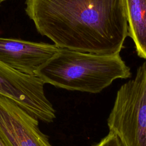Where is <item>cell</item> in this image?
<instances>
[{
    "label": "cell",
    "instance_id": "obj_1",
    "mask_svg": "<svg viewBox=\"0 0 146 146\" xmlns=\"http://www.w3.org/2000/svg\"><path fill=\"white\" fill-rule=\"evenodd\" d=\"M38 31L59 48L119 54L128 35L125 0H26Z\"/></svg>",
    "mask_w": 146,
    "mask_h": 146
},
{
    "label": "cell",
    "instance_id": "obj_2",
    "mask_svg": "<svg viewBox=\"0 0 146 146\" xmlns=\"http://www.w3.org/2000/svg\"><path fill=\"white\" fill-rule=\"evenodd\" d=\"M131 75L119 54L100 55L62 48L36 73L44 84L91 94L99 93L115 80Z\"/></svg>",
    "mask_w": 146,
    "mask_h": 146
},
{
    "label": "cell",
    "instance_id": "obj_3",
    "mask_svg": "<svg viewBox=\"0 0 146 146\" xmlns=\"http://www.w3.org/2000/svg\"><path fill=\"white\" fill-rule=\"evenodd\" d=\"M107 125L123 146H146V62L117 91Z\"/></svg>",
    "mask_w": 146,
    "mask_h": 146
},
{
    "label": "cell",
    "instance_id": "obj_4",
    "mask_svg": "<svg viewBox=\"0 0 146 146\" xmlns=\"http://www.w3.org/2000/svg\"><path fill=\"white\" fill-rule=\"evenodd\" d=\"M44 82L37 76L20 72L0 61V95L45 123L55 118V110L46 96Z\"/></svg>",
    "mask_w": 146,
    "mask_h": 146
},
{
    "label": "cell",
    "instance_id": "obj_5",
    "mask_svg": "<svg viewBox=\"0 0 146 146\" xmlns=\"http://www.w3.org/2000/svg\"><path fill=\"white\" fill-rule=\"evenodd\" d=\"M39 120L0 95V137L6 146H52Z\"/></svg>",
    "mask_w": 146,
    "mask_h": 146
},
{
    "label": "cell",
    "instance_id": "obj_6",
    "mask_svg": "<svg viewBox=\"0 0 146 146\" xmlns=\"http://www.w3.org/2000/svg\"><path fill=\"white\" fill-rule=\"evenodd\" d=\"M59 50L55 44L0 38V61L29 75L36 76L39 68Z\"/></svg>",
    "mask_w": 146,
    "mask_h": 146
},
{
    "label": "cell",
    "instance_id": "obj_7",
    "mask_svg": "<svg viewBox=\"0 0 146 146\" xmlns=\"http://www.w3.org/2000/svg\"><path fill=\"white\" fill-rule=\"evenodd\" d=\"M128 35L137 55L146 59V0H125Z\"/></svg>",
    "mask_w": 146,
    "mask_h": 146
},
{
    "label": "cell",
    "instance_id": "obj_8",
    "mask_svg": "<svg viewBox=\"0 0 146 146\" xmlns=\"http://www.w3.org/2000/svg\"><path fill=\"white\" fill-rule=\"evenodd\" d=\"M93 146H123L118 137L113 132H109L108 134L103 138L100 142Z\"/></svg>",
    "mask_w": 146,
    "mask_h": 146
},
{
    "label": "cell",
    "instance_id": "obj_9",
    "mask_svg": "<svg viewBox=\"0 0 146 146\" xmlns=\"http://www.w3.org/2000/svg\"><path fill=\"white\" fill-rule=\"evenodd\" d=\"M0 146H6V145L5 144V143H4V141H3V140L1 137H0Z\"/></svg>",
    "mask_w": 146,
    "mask_h": 146
},
{
    "label": "cell",
    "instance_id": "obj_10",
    "mask_svg": "<svg viewBox=\"0 0 146 146\" xmlns=\"http://www.w3.org/2000/svg\"><path fill=\"white\" fill-rule=\"evenodd\" d=\"M5 1H6V0H0V5H1V3H2L3 2H4Z\"/></svg>",
    "mask_w": 146,
    "mask_h": 146
}]
</instances>
